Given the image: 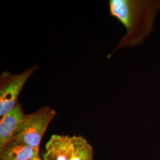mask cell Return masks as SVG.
Segmentation results:
<instances>
[{
    "instance_id": "obj_1",
    "label": "cell",
    "mask_w": 160,
    "mask_h": 160,
    "mask_svg": "<svg viewBox=\"0 0 160 160\" xmlns=\"http://www.w3.org/2000/svg\"><path fill=\"white\" fill-rule=\"evenodd\" d=\"M109 12L126 30L111 57L116 50L141 45L153 29L155 18L160 10V1L110 0ZM109 57L108 58H109Z\"/></svg>"
},
{
    "instance_id": "obj_2",
    "label": "cell",
    "mask_w": 160,
    "mask_h": 160,
    "mask_svg": "<svg viewBox=\"0 0 160 160\" xmlns=\"http://www.w3.org/2000/svg\"><path fill=\"white\" fill-rule=\"evenodd\" d=\"M56 114L51 108L43 106L34 113L25 115L12 139L39 149L42 139Z\"/></svg>"
},
{
    "instance_id": "obj_3",
    "label": "cell",
    "mask_w": 160,
    "mask_h": 160,
    "mask_svg": "<svg viewBox=\"0 0 160 160\" xmlns=\"http://www.w3.org/2000/svg\"><path fill=\"white\" fill-rule=\"evenodd\" d=\"M39 68L37 65H33L20 74H12L4 71L0 75V118L15 108L18 98L23 87L29 78Z\"/></svg>"
},
{
    "instance_id": "obj_4",
    "label": "cell",
    "mask_w": 160,
    "mask_h": 160,
    "mask_svg": "<svg viewBox=\"0 0 160 160\" xmlns=\"http://www.w3.org/2000/svg\"><path fill=\"white\" fill-rule=\"evenodd\" d=\"M46 150L43 160H71L72 138L68 135H53L46 143Z\"/></svg>"
},
{
    "instance_id": "obj_5",
    "label": "cell",
    "mask_w": 160,
    "mask_h": 160,
    "mask_svg": "<svg viewBox=\"0 0 160 160\" xmlns=\"http://www.w3.org/2000/svg\"><path fill=\"white\" fill-rule=\"evenodd\" d=\"M24 116L22 106L18 103L14 109L1 118L0 148L12 140Z\"/></svg>"
},
{
    "instance_id": "obj_6",
    "label": "cell",
    "mask_w": 160,
    "mask_h": 160,
    "mask_svg": "<svg viewBox=\"0 0 160 160\" xmlns=\"http://www.w3.org/2000/svg\"><path fill=\"white\" fill-rule=\"evenodd\" d=\"M39 151L12 139L0 148V160H42Z\"/></svg>"
},
{
    "instance_id": "obj_7",
    "label": "cell",
    "mask_w": 160,
    "mask_h": 160,
    "mask_svg": "<svg viewBox=\"0 0 160 160\" xmlns=\"http://www.w3.org/2000/svg\"><path fill=\"white\" fill-rule=\"evenodd\" d=\"M73 154L71 160H92L93 149L84 138L74 135L71 137Z\"/></svg>"
}]
</instances>
